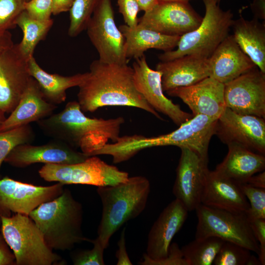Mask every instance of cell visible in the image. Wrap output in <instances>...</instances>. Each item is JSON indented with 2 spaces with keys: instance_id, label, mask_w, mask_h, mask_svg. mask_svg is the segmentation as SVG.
<instances>
[{
  "instance_id": "obj_16",
  "label": "cell",
  "mask_w": 265,
  "mask_h": 265,
  "mask_svg": "<svg viewBox=\"0 0 265 265\" xmlns=\"http://www.w3.org/2000/svg\"><path fill=\"white\" fill-rule=\"evenodd\" d=\"M135 59L132 67L134 84L146 101L156 111L168 116L178 126L192 118V114L183 111L179 105L173 103L164 95L161 73L149 66L145 56Z\"/></svg>"
},
{
  "instance_id": "obj_46",
  "label": "cell",
  "mask_w": 265,
  "mask_h": 265,
  "mask_svg": "<svg viewBox=\"0 0 265 265\" xmlns=\"http://www.w3.org/2000/svg\"><path fill=\"white\" fill-rule=\"evenodd\" d=\"M14 45L9 30L0 31V54Z\"/></svg>"
},
{
  "instance_id": "obj_42",
  "label": "cell",
  "mask_w": 265,
  "mask_h": 265,
  "mask_svg": "<svg viewBox=\"0 0 265 265\" xmlns=\"http://www.w3.org/2000/svg\"><path fill=\"white\" fill-rule=\"evenodd\" d=\"M0 233V265H16L15 256Z\"/></svg>"
},
{
  "instance_id": "obj_7",
  "label": "cell",
  "mask_w": 265,
  "mask_h": 265,
  "mask_svg": "<svg viewBox=\"0 0 265 265\" xmlns=\"http://www.w3.org/2000/svg\"><path fill=\"white\" fill-rule=\"evenodd\" d=\"M0 230L15 256L16 265L65 264L47 245L42 232L28 215L1 216Z\"/></svg>"
},
{
  "instance_id": "obj_5",
  "label": "cell",
  "mask_w": 265,
  "mask_h": 265,
  "mask_svg": "<svg viewBox=\"0 0 265 265\" xmlns=\"http://www.w3.org/2000/svg\"><path fill=\"white\" fill-rule=\"evenodd\" d=\"M150 191L149 181L142 176L129 177L126 182L116 185L98 187L103 210L97 238L105 249L125 223L144 211Z\"/></svg>"
},
{
  "instance_id": "obj_24",
  "label": "cell",
  "mask_w": 265,
  "mask_h": 265,
  "mask_svg": "<svg viewBox=\"0 0 265 265\" xmlns=\"http://www.w3.org/2000/svg\"><path fill=\"white\" fill-rule=\"evenodd\" d=\"M57 107L44 98L37 82L31 77L18 105L0 124V132L37 122L51 115Z\"/></svg>"
},
{
  "instance_id": "obj_3",
  "label": "cell",
  "mask_w": 265,
  "mask_h": 265,
  "mask_svg": "<svg viewBox=\"0 0 265 265\" xmlns=\"http://www.w3.org/2000/svg\"><path fill=\"white\" fill-rule=\"evenodd\" d=\"M217 120L199 114L193 116L176 130L165 134L152 137L137 134L120 136L111 144L110 151L116 161L122 162L146 148L176 146L188 148L208 159L209 145L214 134Z\"/></svg>"
},
{
  "instance_id": "obj_26",
  "label": "cell",
  "mask_w": 265,
  "mask_h": 265,
  "mask_svg": "<svg viewBox=\"0 0 265 265\" xmlns=\"http://www.w3.org/2000/svg\"><path fill=\"white\" fill-rule=\"evenodd\" d=\"M119 29L125 39L126 56L128 59L139 58L151 49L164 52L173 50L177 46L181 37L163 34L139 24L133 27L122 25Z\"/></svg>"
},
{
  "instance_id": "obj_20",
  "label": "cell",
  "mask_w": 265,
  "mask_h": 265,
  "mask_svg": "<svg viewBox=\"0 0 265 265\" xmlns=\"http://www.w3.org/2000/svg\"><path fill=\"white\" fill-rule=\"evenodd\" d=\"M188 212L177 199L163 209L148 234L145 254L150 259L158 261L167 257L171 241L184 224Z\"/></svg>"
},
{
  "instance_id": "obj_45",
  "label": "cell",
  "mask_w": 265,
  "mask_h": 265,
  "mask_svg": "<svg viewBox=\"0 0 265 265\" xmlns=\"http://www.w3.org/2000/svg\"><path fill=\"white\" fill-rule=\"evenodd\" d=\"M252 187L265 188V172H260L257 175L250 177L243 184Z\"/></svg>"
},
{
  "instance_id": "obj_25",
  "label": "cell",
  "mask_w": 265,
  "mask_h": 265,
  "mask_svg": "<svg viewBox=\"0 0 265 265\" xmlns=\"http://www.w3.org/2000/svg\"><path fill=\"white\" fill-rule=\"evenodd\" d=\"M228 147L225 158L214 170L218 174L240 184L264 170L265 155L236 145H229Z\"/></svg>"
},
{
  "instance_id": "obj_35",
  "label": "cell",
  "mask_w": 265,
  "mask_h": 265,
  "mask_svg": "<svg viewBox=\"0 0 265 265\" xmlns=\"http://www.w3.org/2000/svg\"><path fill=\"white\" fill-rule=\"evenodd\" d=\"M24 0H0V31L16 26L15 21L24 10Z\"/></svg>"
},
{
  "instance_id": "obj_18",
  "label": "cell",
  "mask_w": 265,
  "mask_h": 265,
  "mask_svg": "<svg viewBox=\"0 0 265 265\" xmlns=\"http://www.w3.org/2000/svg\"><path fill=\"white\" fill-rule=\"evenodd\" d=\"M89 157L63 141L53 139L41 145L30 143L18 145L10 152L4 162L13 167L25 168L36 163L74 164L83 161Z\"/></svg>"
},
{
  "instance_id": "obj_8",
  "label": "cell",
  "mask_w": 265,
  "mask_h": 265,
  "mask_svg": "<svg viewBox=\"0 0 265 265\" xmlns=\"http://www.w3.org/2000/svg\"><path fill=\"white\" fill-rule=\"evenodd\" d=\"M198 218L195 238L214 237L241 245L258 254L259 245L253 233L247 213H237L200 204L195 209Z\"/></svg>"
},
{
  "instance_id": "obj_37",
  "label": "cell",
  "mask_w": 265,
  "mask_h": 265,
  "mask_svg": "<svg viewBox=\"0 0 265 265\" xmlns=\"http://www.w3.org/2000/svg\"><path fill=\"white\" fill-rule=\"evenodd\" d=\"M24 10L31 17L40 21L51 19L53 11L52 0H29L25 1Z\"/></svg>"
},
{
  "instance_id": "obj_41",
  "label": "cell",
  "mask_w": 265,
  "mask_h": 265,
  "mask_svg": "<svg viewBox=\"0 0 265 265\" xmlns=\"http://www.w3.org/2000/svg\"><path fill=\"white\" fill-rule=\"evenodd\" d=\"M125 230V228L122 230L118 241V249L116 253V257L117 259L116 265H132L126 250Z\"/></svg>"
},
{
  "instance_id": "obj_23",
  "label": "cell",
  "mask_w": 265,
  "mask_h": 265,
  "mask_svg": "<svg viewBox=\"0 0 265 265\" xmlns=\"http://www.w3.org/2000/svg\"><path fill=\"white\" fill-rule=\"evenodd\" d=\"M156 69L161 73L162 87L166 92L192 85L210 76L208 58L196 55L160 61Z\"/></svg>"
},
{
  "instance_id": "obj_36",
  "label": "cell",
  "mask_w": 265,
  "mask_h": 265,
  "mask_svg": "<svg viewBox=\"0 0 265 265\" xmlns=\"http://www.w3.org/2000/svg\"><path fill=\"white\" fill-rule=\"evenodd\" d=\"M91 249L80 250L73 253L71 260L75 265H104V252L105 249L97 237L92 239Z\"/></svg>"
},
{
  "instance_id": "obj_52",
  "label": "cell",
  "mask_w": 265,
  "mask_h": 265,
  "mask_svg": "<svg viewBox=\"0 0 265 265\" xmlns=\"http://www.w3.org/2000/svg\"><path fill=\"white\" fill-rule=\"evenodd\" d=\"M0 224H1V215L0 214Z\"/></svg>"
},
{
  "instance_id": "obj_27",
  "label": "cell",
  "mask_w": 265,
  "mask_h": 265,
  "mask_svg": "<svg viewBox=\"0 0 265 265\" xmlns=\"http://www.w3.org/2000/svg\"><path fill=\"white\" fill-rule=\"evenodd\" d=\"M28 64L30 75L37 82L44 98L56 106L65 101L66 90L79 86L87 75V72L68 76L48 73L39 66L33 56Z\"/></svg>"
},
{
  "instance_id": "obj_40",
  "label": "cell",
  "mask_w": 265,
  "mask_h": 265,
  "mask_svg": "<svg viewBox=\"0 0 265 265\" xmlns=\"http://www.w3.org/2000/svg\"><path fill=\"white\" fill-rule=\"evenodd\" d=\"M251 227L255 238L259 245L258 253L261 265H265V219L250 220Z\"/></svg>"
},
{
  "instance_id": "obj_1",
  "label": "cell",
  "mask_w": 265,
  "mask_h": 265,
  "mask_svg": "<svg viewBox=\"0 0 265 265\" xmlns=\"http://www.w3.org/2000/svg\"><path fill=\"white\" fill-rule=\"evenodd\" d=\"M133 70L126 64H108L93 61L89 71L78 86V102L83 112H93L106 106L138 108L163 120L137 90Z\"/></svg>"
},
{
  "instance_id": "obj_15",
  "label": "cell",
  "mask_w": 265,
  "mask_h": 265,
  "mask_svg": "<svg viewBox=\"0 0 265 265\" xmlns=\"http://www.w3.org/2000/svg\"><path fill=\"white\" fill-rule=\"evenodd\" d=\"M180 149L181 154L173 193L189 212L195 210L201 204L205 177L209 170L208 159L188 148Z\"/></svg>"
},
{
  "instance_id": "obj_31",
  "label": "cell",
  "mask_w": 265,
  "mask_h": 265,
  "mask_svg": "<svg viewBox=\"0 0 265 265\" xmlns=\"http://www.w3.org/2000/svg\"><path fill=\"white\" fill-rule=\"evenodd\" d=\"M34 138L35 133L29 124L0 132V170L5 159L15 147L21 144L31 143Z\"/></svg>"
},
{
  "instance_id": "obj_10",
  "label": "cell",
  "mask_w": 265,
  "mask_h": 265,
  "mask_svg": "<svg viewBox=\"0 0 265 265\" xmlns=\"http://www.w3.org/2000/svg\"><path fill=\"white\" fill-rule=\"evenodd\" d=\"M86 29L100 61L108 64H128L125 39L115 24L111 0H100Z\"/></svg>"
},
{
  "instance_id": "obj_9",
  "label": "cell",
  "mask_w": 265,
  "mask_h": 265,
  "mask_svg": "<svg viewBox=\"0 0 265 265\" xmlns=\"http://www.w3.org/2000/svg\"><path fill=\"white\" fill-rule=\"evenodd\" d=\"M41 178L47 182L65 185H86L99 186H114L126 182L128 172L120 170L97 156H90L74 164H45L38 171Z\"/></svg>"
},
{
  "instance_id": "obj_11",
  "label": "cell",
  "mask_w": 265,
  "mask_h": 265,
  "mask_svg": "<svg viewBox=\"0 0 265 265\" xmlns=\"http://www.w3.org/2000/svg\"><path fill=\"white\" fill-rule=\"evenodd\" d=\"M221 141L265 154V120L258 116L236 113L226 107L218 118L214 130Z\"/></svg>"
},
{
  "instance_id": "obj_17",
  "label": "cell",
  "mask_w": 265,
  "mask_h": 265,
  "mask_svg": "<svg viewBox=\"0 0 265 265\" xmlns=\"http://www.w3.org/2000/svg\"><path fill=\"white\" fill-rule=\"evenodd\" d=\"M28 63L17 44L0 54V110L4 113L14 109L27 86L31 77Z\"/></svg>"
},
{
  "instance_id": "obj_22",
  "label": "cell",
  "mask_w": 265,
  "mask_h": 265,
  "mask_svg": "<svg viewBox=\"0 0 265 265\" xmlns=\"http://www.w3.org/2000/svg\"><path fill=\"white\" fill-rule=\"evenodd\" d=\"M210 76L225 84L257 66L229 35L208 58Z\"/></svg>"
},
{
  "instance_id": "obj_47",
  "label": "cell",
  "mask_w": 265,
  "mask_h": 265,
  "mask_svg": "<svg viewBox=\"0 0 265 265\" xmlns=\"http://www.w3.org/2000/svg\"><path fill=\"white\" fill-rule=\"evenodd\" d=\"M140 10L147 12L151 10L159 2L158 0H135Z\"/></svg>"
},
{
  "instance_id": "obj_28",
  "label": "cell",
  "mask_w": 265,
  "mask_h": 265,
  "mask_svg": "<svg viewBox=\"0 0 265 265\" xmlns=\"http://www.w3.org/2000/svg\"><path fill=\"white\" fill-rule=\"evenodd\" d=\"M234 39L242 51L265 73V25L253 18L242 16L234 21Z\"/></svg>"
},
{
  "instance_id": "obj_4",
  "label": "cell",
  "mask_w": 265,
  "mask_h": 265,
  "mask_svg": "<svg viewBox=\"0 0 265 265\" xmlns=\"http://www.w3.org/2000/svg\"><path fill=\"white\" fill-rule=\"evenodd\" d=\"M83 208L71 191L64 188L57 197L45 202L28 216L42 232L47 245L53 250H72L76 244L90 242L82 230Z\"/></svg>"
},
{
  "instance_id": "obj_44",
  "label": "cell",
  "mask_w": 265,
  "mask_h": 265,
  "mask_svg": "<svg viewBox=\"0 0 265 265\" xmlns=\"http://www.w3.org/2000/svg\"><path fill=\"white\" fill-rule=\"evenodd\" d=\"M52 14L56 15L70 10L74 0H52Z\"/></svg>"
},
{
  "instance_id": "obj_21",
  "label": "cell",
  "mask_w": 265,
  "mask_h": 265,
  "mask_svg": "<svg viewBox=\"0 0 265 265\" xmlns=\"http://www.w3.org/2000/svg\"><path fill=\"white\" fill-rule=\"evenodd\" d=\"M201 204L237 213H247L250 205L239 184L214 170H208Z\"/></svg>"
},
{
  "instance_id": "obj_49",
  "label": "cell",
  "mask_w": 265,
  "mask_h": 265,
  "mask_svg": "<svg viewBox=\"0 0 265 265\" xmlns=\"http://www.w3.org/2000/svg\"><path fill=\"white\" fill-rule=\"evenodd\" d=\"M4 113L0 110V124L5 120L6 118L4 117Z\"/></svg>"
},
{
  "instance_id": "obj_55",
  "label": "cell",
  "mask_w": 265,
  "mask_h": 265,
  "mask_svg": "<svg viewBox=\"0 0 265 265\" xmlns=\"http://www.w3.org/2000/svg\"></svg>"
},
{
  "instance_id": "obj_12",
  "label": "cell",
  "mask_w": 265,
  "mask_h": 265,
  "mask_svg": "<svg viewBox=\"0 0 265 265\" xmlns=\"http://www.w3.org/2000/svg\"><path fill=\"white\" fill-rule=\"evenodd\" d=\"M64 185L38 186L19 182L7 176L0 179V214L11 212L26 215L43 203L51 201L63 192Z\"/></svg>"
},
{
  "instance_id": "obj_14",
  "label": "cell",
  "mask_w": 265,
  "mask_h": 265,
  "mask_svg": "<svg viewBox=\"0 0 265 265\" xmlns=\"http://www.w3.org/2000/svg\"><path fill=\"white\" fill-rule=\"evenodd\" d=\"M202 19L188 2L159 0L138 24L163 34L181 36L195 29Z\"/></svg>"
},
{
  "instance_id": "obj_43",
  "label": "cell",
  "mask_w": 265,
  "mask_h": 265,
  "mask_svg": "<svg viewBox=\"0 0 265 265\" xmlns=\"http://www.w3.org/2000/svg\"><path fill=\"white\" fill-rule=\"evenodd\" d=\"M250 8L254 18L257 20L265 19V0H253Z\"/></svg>"
},
{
  "instance_id": "obj_13",
  "label": "cell",
  "mask_w": 265,
  "mask_h": 265,
  "mask_svg": "<svg viewBox=\"0 0 265 265\" xmlns=\"http://www.w3.org/2000/svg\"><path fill=\"white\" fill-rule=\"evenodd\" d=\"M226 107L236 113L265 118V73L256 66L225 84Z\"/></svg>"
},
{
  "instance_id": "obj_6",
  "label": "cell",
  "mask_w": 265,
  "mask_h": 265,
  "mask_svg": "<svg viewBox=\"0 0 265 265\" xmlns=\"http://www.w3.org/2000/svg\"><path fill=\"white\" fill-rule=\"evenodd\" d=\"M205 14L194 30L181 36L175 50L159 55L160 61H170L186 55L209 58L229 35L234 19L231 10H222L213 0H203Z\"/></svg>"
},
{
  "instance_id": "obj_48",
  "label": "cell",
  "mask_w": 265,
  "mask_h": 265,
  "mask_svg": "<svg viewBox=\"0 0 265 265\" xmlns=\"http://www.w3.org/2000/svg\"><path fill=\"white\" fill-rule=\"evenodd\" d=\"M261 265L260 262L258 258L254 256V255H251L249 257L248 262L246 264V265Z\"/></svg>"
},
{
  "instance_id": "obj_2",
  "label": "cell",
  "mask_w": 265,
  "mask_h": 265,
  "mask_svg": "<svg viewBox=\"0 0 265 265\" xmlns=\"http://www.w3.org/2000/svg\"><path fill=\"white\" fill-rule=\"evenodd\" d=\"M125 121L121 116L108 119L89 118L84 115L78 102L72 101L60 112L36 123L46 135L92 156L109 140H117Z\"/></svg>"
},
{
  "instance_id": "obj_30",
  "label": "cell",
  "mask_w": 265,
  "mask_h": 265,
  "mask_svg": "<svg viewBox=\"0 0 265 265\" xmlns=\"http://www.w3.org/2000/svg\"><path fill=\"white\" fill-rule=\"evenodd\" d=\"M224 242L214 237L195 238L181 249L187 265H211Z\"/></svg>"
},
{
  "instance_id": "obj_19",
  "label": "cell",
  "mask_w": 265,
  "mask_h": 265,
  "mask_svg": "<svg viewBox=\"0 0 265 265\" xmlns=\"http://www.w3.org/2000/svg\"><path fill=\"white\" fill-rule=\"evenodd\" d=\"M225 84L208 77L192 85L166 91L172 97H178L192 112V115H204L217 118L226 107Z\"/></svg>"
},
{
  "instance_id": "obj_53",
  "label": "cell",
  "mask_w": 265,
  "mask_h": 265,
  "mask_svg": "<svg viewBox=\"0 0 265 265\" xmlns=\"http://www.w3.org/2000/svg\"><path fill=\"white\" fill-rule=\"evenodd\" d=\"M25 1H28L29 0H24Z\"/></svg>"
},
{
  "instance_id": "obj_32",
  "label": "cell",
  "mask_w": 265,
  "mask_h": 265,
  "mask_svg": "<svg viewBox=\"0 0 265 265\" xmlns=\"http://www.w3.org/2000/svg\"><path fill=\"white\" fill-rule=\"evenodd\" d=\"M100 0H74L69 10L68 35L75 37L86 29L87 25Z\"/></svg>"
},
{
  "instance_id": "obj_50",
  "label": "cell",
  "mask_w": 265,
  "mask_h": 265,
  "mask_svg": "<svg viewBox=\"0 0 265 265\" xmlns=\"http://www.w3.org/2000/svg\"><path fill=\"white\" fill-rule=\"evenodd\" d=\"M162 1H186L188 2L190 0H159Z\"/></svg>"
},
{
  "instance_id": "obj_38",
  "label": "cell",
  "mask_w": 265,
  "mask_h": 265,
  "mask_svg": "<svg viewBox=\"0 0 265 265\" xmlns=\"http://www.w3.org/2000/svg\"><path fill=\"white\" fill-rule=\"evenodd\" d=\"M143 261L138 263L141 265H187L183 257L181 248L176 243H171L168 255L163 259L155 261L150 259L146 254L143 256Z\"/></svg>"
},
{
  "instance_id": "obj_54",
  "label": "cell",
  "mask_w": 265,
  "mask_h": 265,
  "mask_svg": "<svg viewBox=\"0 0 265 265\" xmlns=\"http://www.w3.org/2000/svg\"><path fill=\"white\" fill-rule=\"evenodd\" d=\"M158 0L159 1V0Z\"/></svg>"
},
{
  "instance_id": "obj_34",
  "label": "cell",
  "mask_w": 265,
  "mask_h": 265,
  "mask_svg": "<svg viewBox=\"0 0 265 265\" xmlns=\"http://www.w3.org/2000/svg\"><path fill=\"white\" fill-rule=\"evenodd\" d=\"M239 186L249 201L250 208L247 212L249 220L265 219V188L252 187L245 184Z\"/></svg>"
},
{
  "instance_id": "obj_29",
  "label": "cell",
  "mask_w": 265,
  "mask_h": 265,
  "mask_svg": "<svg viewBox=\"0 0 265 265\" xmlns=\"http://www.w3.org/2000/svg\"><path fill=\"white\" fill-rule=\"evenodd\" d=\"M53 23L52 19L40 21L33 18L25 10L19 15L15 24L22 30L23 37L17 45L20 52L25 58L29 60L33 56L35 47L45 38Z\"/></svg>"
},
{
  "instance_id": "obj_33",
  "label": "cell",
  "mask_w": 265,
  "mask_h": 265,
  "mask_svg": "<svg viewBox=\"0 0 265 265\" xmlns=\"http://www.w3.org/2000/svg\"><path fill=\"white\" fill-rule=\"evenodd\" d=\"M251 251L238 244L224 241L213 264L215 265H245L251 256Z\"/></svg>"
},
{
  "instance_id": "obj_51",
  "label": "cell",
  "mask_w": 265,
  "mask_h": 265,
  "mask_svg": "<svg viewBox=\"0 0 265 265\" xmlns=\"http://www.w3.org/2000/svg\"><path fill=\"white\" fill-rule=\"evenodd\" d=\"M215 2H216L217 4H218L219 3V2L221 0H213Z\"/></svg>"
},
{
  "instance_id": "obj_39",
  "label": "cell",
  "mask_w": 265,
  "mask_h": 265,
  "mask_svg": "<svg viewBox=\"0 0 265 265\" xmlns=\"http://www.w3.org/2000/svg\"><path fill=\"white\" fill-rule=\"evenodd\" d=\"M119 11L128 26L133 27L138 24L137 14L140 10L135 0H117Z\"/></svg>"
}]
</instances>
